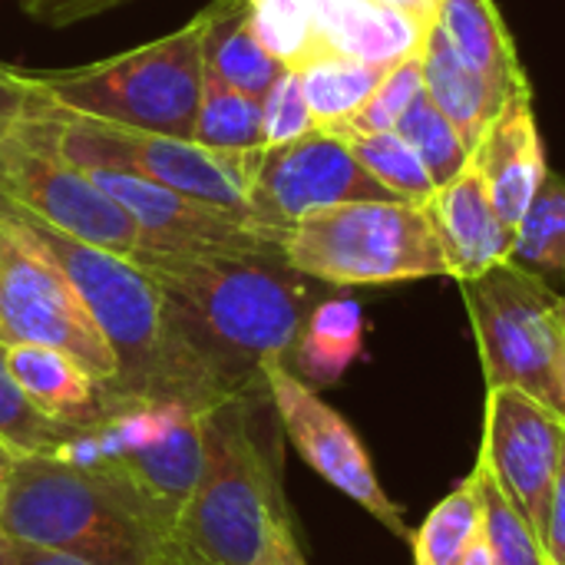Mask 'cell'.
<instances>
[{"instance_id": "cell-1", "label": "cell", "mask_w": 565, "mask_h": 565, "mask_svg": "<svg viewBox=\"0 0 565 565\" xmlns=\"http://www.w3.org/2000/svg\"><path fill=\"white\" fill-rule=\"evenodd\" d=\"M159 291L166 328V394L212 411L265 391L262 367L288 361L318 305L315 278L281 248L156 252L132 258Z\"/></svg>"}, {"instance_id": "cell-2", "label": "cell", "mask_w": 565, "mask_h": 565, "mask_svg": "<svg viewBox=\"0 0 565 565\" xmlns=\"http://www.w3.org/2000/svg\"><path fill=\"white\" fill-rule=\"evenodd\" d=\"M50 457L96 483L149 543L172 536L202 473V411L99 387L86 420L60 424Z\"/></svg>"}, {"instance_id": "cell-3", "label": "cell", "mask_w": 565, "mask_h": 565, "mask_svg": "<svg viewBox=\"0 0 565 565\" xmlns=\"http://www.w3.org/2000/svg\"><path fill=\"white\" fill-rule=\"evenodd\" d=\"M262 394L202 414V473L172 530L202 565H255L271 530L288 520L275 460L252 427Z\"/></svg>"}, {"instance_id": "cell-4", "label": "cell", "mask_w": 565, "mask_h": 565, "mask_svg": "<svg viewBox=\"0 0 565 565\" xmlns=\"http://www.w3.org/2000/svg\"><path fill=\"white\" fill-rule=\"evenodd\" d=\"M205 26L209 10L129 53L73 70H20V76L33 96L70 113L192 139L202 96Z\"/></svg>"}, {"instance_id": "cell-5", "label": "cell", "mask_w": 565, "mask_h": 565, "mask_svg": "<svg viewBox=\"0 0 565 565\" xmlns=\"http://www.w3.org/2000/svg\"><path fill=\"white\" fill-rule=\"evenodd\" d=\"M281 252L301 275L338 288L450 278L427 202L407 199L311 212L288 228Z\"/></svg>"}, {"instance_id": "cell-6", "label": "cell", "mask_w": 565, "mask_h": 565, "mask_svg": "<svg viewBox=\"0 0 565 565\" xmlns=\"http://www.w3.org/2000/svg\"><path fill=\"white\" fill-rule=\"evenodd\" d=\"M33 99H36L33 109L43 116L56 149L73 166L129 172L258 222L252 185H255L262 149H212L195 139L146 132V129L70 113L40 96Z\"/></svg>"}, {"instance_id": "cell-7", "label": "cell", "mask_w": 565, "mask_h": 565, "mask_svg": "<svg viewBox=\"0 0 565 565\" xmlns=\"http://www.w3.org/2000/svg\"><path fill=\"white\" fill-rule=\"evenodd\" d=\"M457 285L477 334L487 391L516 387L565 417L563 295L513 262Z\"/></svg>"}, {"instance_id": "cell-8", "label": "cell", "mask_w": 565, "mask_h": 565, "mask_svg": "<svg viewBox=\"0 0 565 565\" xmlns=\"http://www.w3.org/2000/svg\"><path fill=\"white\" fill-rule=\"evenodd\" d=\"M7 199V195H3ZM10 212L36 235V242L56 258V265L73 281L79 301L96 321L99 334L116 354V381L106 384L119 394H166V328H162V301L149 275L116 252L79 242L33 212L10 202Z\"/></svg>"}, {"instance_id": "cell-9", "label": "cell", "mask_w": 565, "mask_h": 565, "mask_svg": "<svg viewBox=\"0 0 565 565\" xmlns=\"http://www.w3.org/2000/svg\"><path fill=\"white\" fill-rule=\"evenodd\" d=\"M0 536L93 565H142L152 546L96 483L50 454L17 457L0 503Z\"/></svg>"}, {"instance_id": "cell-10", "label": "cell", "mask_w": 565, "mask_h": 565, "mask_svg": "<svg viewBox=\"0 0 565 565\" xmlns=\"http://www.w3.org/2000/svg\"><path fill=\"white\" fill-rule=\"evenodd\" d=\"M0 344H46L70 354L96 384H113L116 354L73 281L0 195Z\"/></svg>"}, {"instance_id": "cell-11", "label": "cell", "mask_w": 565, "mask_h": 565, "mask_svg": "<svg viewBox=\"0 0 565 565\" xmlns=\"http://www.w3.org/2000/svg\"><path fill=\"white\" fill-rule=\"evenodd\" d=\"M0 195L46 225L122 258H136L142 248L136 222L86 175V169L73 166L56 149L36 109L0 136Z\"/></svg>"}, {"instance_id": "cell-12", "label": "cell", "mask_w": 565, "mask_h": 565, "mask_svg": "<svg viewBox=\"0 0 565 565\" xmlns=\"http://www.w3.org/2000/svg\"><path fill=\"white\" fill-rule=\"evenodd\" d=\"M262 377L281 427L305 463L361 510H367L384 530L411 543L404 513L381 487L358 430L331 404H324L318 391L288 367V361H268L262 367Z\"/></svg>"}, {"instance_id": "cell-13", "label": "cell", "mask_w": 565, "mask_h": 565, "mask_svg": "<svg viewBox=\"0 0 565 565\" xmlns=\"http://www.w3.org/2000/svg\"><path fill=\"white\" fill-rule=\"evenodd\" d=\"M377 199L397 195L358 162L344 139L321 129L295 142L262 149L252 185L258 222L281 235H288V228L311 212Z\"/></svg>"}, {"instance_id": "cell-14", "label": "cell", "mask_w": 565, "mask_h": 565, "mask_svg": "<svg viewBox=\"0 0 565 565\" xmlns=\"http://www.w3.org/2000/svg\"><path fill=\"white\" fill-rule=\"evenodd\" d=\"M86 175L136 222L142 232V248L156 252H268L281 248L285 235L235 215L228 209L199 202L175 189L156 185L149 179L86 169ZM139 248V252H142Z\"/></svg>"}, {"instance_id": "cell-15", "label": "cell", "mask_w": 565, "mask_h": 565, "mask_svg": "<svg viewBox=\"0 0 565 565\" xmlns=\"http://www.w3.org/2000/svg\"><path fill=\"white\" fill-rule=\"evenodd\" d=\"M565 440V417L516 387L487 391L480 463L497 487L530 520L536 536L546 523L550 487L559 467ZM543 546V543H540Z\"/></svg>"}, {"instance_id": "cell-16", "label": "cell", "mask_w": 565, "mask_h": 565, "mask_svg": "<svg viewBox=\"0 0 565 565\" xmlns=\"http://www.w3.org/2000/svg\"><path fill=\"white\" fill-rule=\"evenodd\" d=\"M470 159L483 175L500 218L516 232L550 172L530 89L513 93L500 106Z\"/></svg>"}, {"instance_id": "cell-17", "label": "cell", "mask_w": 565, "mask_h": 565, "mask_svg": "<svg viewBox=\"0 0 565 565\" xmlns=\"http://www.w3.org/2000/svg\"><path fill=\"white\" fill-rule=\"evenodd\" d=\"M427 212L444 245L450 278L467 281L510 262L516 232L500 218L473 159L427 199Z\"/></svg>"}, {"instance_id": "cell-18", "label": "cell", "mask_w": 565, "mask_h": 565, "mask_svg": "<svg viewBox=\"0 0 565 565\" xmlns=\"http://www.w3.org/2000/svg\"><path fill=\"white\" fill-rule=\"evenodd\" d=\"M311 40L371 66H394L424 46V30L374 0H308Z\"/></svg>"}, {"instance_id": "cell-19", "label": "cell", "mask_w": 565, "mask_h": 565, "mask_svg": "<svg viewBox=\"0 0 565 565\" xmlns=\"http://www.w3.org/2000/svg\"><path fill=\"white\" fill-rule=\"evenodd\" d=\"M437 26L454 53L493 89H500L503 96L530 89L523 63L516 56V43L507 33V23L493 0H440Z\"/></svg>"}, {"instance_id": "cell-20", "label": "cell", "mask_w": 565, "mask_h": 565, "mask_svg": "<svg viewBox=\"0 0 565 565\" xmlns=\"http://www.w3.org/2000/svg\"><path fill=\"white\" fill-rule=\"evenodd\" d=\"M209 26L202 36V63L232 89L265 99L285 63L268 53V46L252 30L248 0H215L205 7Z\"/></svg>"}, {"instance_id": "cell-21", "label": "cell", "mask_w": 565, "mask_h": 565, "mask_svg": "<svg viewBox=\"0 0 565 565\" xmlns=\"http://www.w3.org/2000/svg\"><path fill=\"white\" fill-rule=\"evenodd\" d=\"M3 364L17 387L56 424L86 420L99 404V387L70 354L46 344H3Z\"/></svg>"}, {"instance_id": "cell-22", "label": "cell", "mask_w": 565, "mask_h": 565, "mask_svg": "<svg viewBox=\"0 0 565 565\" xmlns=\"http://www.w3.org/2000/svg\"><path fill=\"white\" fill-rule=\"evenodd\" d=\"M420 66H424V93L457 126V132L463 136V142L470 149H477V142L487 132L490 119L500 113V106L510 96H503L480 73H473L454 53V46L447 43V36L440 33V26H434L424 36Z\"/></svg>"}, {"instance_id": "cell-23", "label": "cell", "mask_w": 565, "mask_h": 565, "mask_svg": "<svg viewBox=\"0 0 565 565\" xmlns=\"http://www.w3.org/2000/svg\"><path fill=\"white\" fill-rule=\"evenodd\" d=\"M285 70L298 73L315 129H334L367 103V96L374 93V86L384 79L391 66L387 70L371 66L311 40L305 53Z\"/></svg>"}, {"instance_id": "cell-24", "label": "cell", "mask_w": 565, "mask_h": 565, "mask_svg": "<svg viewBox=\"0 0 565 565\" xmlns=\"http://www.w3.org/2000/svg\"><path fill=\"white\" fill-rule=\"evenodd\" d=\"M364 351V311L354 298H324L305 318V328L288 358L308 387H328Z\"/></svg>"}, {"instance_id": "cell-25", "label": "cell", "mask_w": 565, "mask_h": 565, "mask_svg": "<svg viewBox=\"0 0 565 565\" xmlns=\"http://www.w3.org/2000/svg\"><path fill=\"white\" fill-rule=\"evenodd\" d=\"M480 540V500L473 477L457 483L411 533L417 565H463Z\"/></svg>"}, {"instance_id": "cell-26", "label": "cell", "mask_w": 565, "mask_h": 565, "mask_svg": "<svg viewBox=\"0 0 565 565\" xmlns=\"http://www.w3.org/2000/svg\"><path fill=\"white\" fill-rule=\"evenodd\" d=\"M510 262L540 278L565 275V175L559 172H546L533 195L523 222L516 225Z\"/></svg>"}, {"instance_id": "cell-27", "label": "cell", "mask_w": 565, "mask_h": 565, "mask_svg": "<svg viewBox=\"0 0 565 565\" xmlns=\"http://www.w3.org/2000/svg\"><path fill=\"white\" fill-rule=\"evenodd\" d=\"M192 139L212 149H265L262 99L225 86L202 63V96Z\"/></svg>"}, {"instance_id": "cell-28", "label": "cell", "mask_w": 565, "mask_h": 565, "mask_svg": "<svg viewBox=\"0 0 565 565\" xmlns=\"http://www.w3.org/2000/svg\"><path fill=\"white\" fill-rule=\"evenodd\" d=\"M473 487L480 500V533L483 543L493 553L497 565H550L543 556L540 536L530 526V520L516 510V503L497 487L490 470L477 460L473 467Z\"/></svg>"}, {"instance_id": "cell-29", "label": "cell", "mask_w": 565, "mask_h": 565, "mask_svg": "<svg viewBox=\"0 0 565 565\" xmlns=\"http://www.w3.org/2000/svg\"><path fill=\"white\" fill-rule=\"evenodd\" d=\"M394 129L420 156V162L427 166V172H430V179H434L437 189L447 185L470 162V156H473V149L463 142V136L457 132V126L437 109V103L427 93H420L411 103V109L401 116V122Z\"/></svg>"}, {"instance_id": "cell-30", "label": "cell", "mask_w": 565, "mask_h": 565, "mask_svg": "<svg viewBox=\"0 0 565 565\" xmlns=\"http://www.w3.org/2000/svg\"><path fill=\"white\" fill-rule=\"evenodd\" d=\"M341 139V136H338ZM351 146V152L358 156V162L381 182L387 185L397 199L407 202H427L437 185L427 172V166L420 162V156L411 149V142L397 132H364V136H348L344 139Z\"/></svg>"}, {"instance_id": "cell-31", "label": "cell", "mask_w": 565, "mask_h": 565, "mask_svg": "<svg viewBox=\"0 0 565 565\" xmlns=\"http://www.w3.org/2000/svg\"><path fill=\"white\" fill-rule=\"evenodd\" d=\"M424 93V66H420V53L394 63L384 79L374 86V93L367 96V103L351 116L344 119L341 126L334 129H321V132H331V136H364V132H387L401 122V116L411 109V103Z\"/></svg>"}, {"instance_id": "cell-32", "label": "cell", "mask_w": 565, "mask_h": 565, "mask_svg": "<svg viewBox=\"0 0 565 565\" xmlns=\"http://www.w3.org/2000/svg\"><path fill=\"white\" fill-rule=\"evenodd\" d=\"M60 434V424L50 420L43 411L30 404V397L17 387L3 364V344H0V440L17 454H46Z\"/></svg>"}, {"instance_id": "cell-33", "label": "cell", "mask_w": 565, "mask_h": 565, "mask_svg": "<svg viewBox=\"0 0 565 565\" xmlns=\"http://www.w3.org/2000/svg\"><path fill=\"white\" fill-rule=\"evenodd\" d=\"M252 3V30L268 46L271 56H278L285 66H291L305 46L311 43V13L308 0H248Z\"/></svg>"}, {"instance_id": "cell-34", "label": "cell", "mask_w": 565, "mask_h": 565, "mask_svg": "<svg viewBox=\"0 0 565 565\" xmlns=\"http://www.w3.org/2000/svg\"><path fill=\"white\" fill-rule=\"evenodd\" d=\"M262 132H265V149L295 142L308 132H315L311 109L305 103V89L295 70H285L275 86L262 99Z\"/></svg>"}, {"instance_id": "cell-35", "label": "cell", "mask_w": 565, "mask_h": 565, "mask_svg": "<svg viewBox=\"0 0 565 565\" xmlns=\"http://www.w3.org/2000/svg\"><path fill=\"white\" fill-rule=\"evenodd\" d=\"M543 556L550 565H565V440L559 454V467L550 487V507H546V523L540 533Z\"/></svg>"}, {"instance_id": "cell-36", "label": "cell", "mask_w": 565, "mask_h": 565, "mask_svg": "<svg viewBox=\"0 0 565 565\" xmlns=\"http://www.w3.org/2000/svg\"><path fill=\"white\" fill-rule=\"evenodd\" d=\"M122 3H129V0H23V10L50 26H70L76 20L106 13Z\"/></svg>"}, {"instance_id": "cell-37", "label": "cell", "mask_w": 565, "mask_h": 565, "mask_svg": "<svg viewBox=\"0 0 565 565\" xmlns=\"http://www.w3.org/2000/svg\"><path fill=\"white\" fill-rule=\"evenodd\" d=\"M33 109V93L17 66L0 63V136H7Z\"/></svg>"}, {"instance_id": "cell-38", "label": "cell", "mask_w": 565, "mask_h": 565, "mask_svg": "<svg viewBox=\"0 0 565 565\" xmlns=\"http://www.w3.org/2000/svg\"><path fill=\"white\" fill-rule=\"evenodd\" d=\"M0 565H93L79 556L60 553V550H43V546H30L10 536H0Z\"/></svg>"}, {"instance_id": "cell-39", "label": "cell", "mask_w": 565, "mask_h": 565, "mask_svg": "<svg viewBox=\"0 0 565 565\" xmlns=\"http://www.w3.org/2000/svg\"><path fill=\"white\" fill-rule=\"evenodd\" d=\"M255 565H308L298 540H295V530H291V520H281L275 530H271V540L265 543L262 556L255 559Z\"/></svg>"}, {"instance_id": "cell-40", "label": "cell", "mask_w": 565, "mask_h": 565, "mask_svg": "<svg viewBox=\"0 0 565 565\" xmlns=\"http://www.w3.org/2000/svg\"><path fill=\"white\" fill-rule=\"evenodd\" d=\"M374 3L404 13V17L414 20L424 33H430V30L437 26V17H440V0H374Z\"/></svg>"}, {"instance_id": "cell-41", "label": "cell", "mask_w": 565, "mask_h": 565, "mask_svg": "<svg viewBox=\"0 0 565 565\" xmlns=\"http://www.w3.org/2000/svg\"><path fill=\"white\" fill-rule=\"evenodd\" d=\"M142 565H202L175 536H166V540H159V543H152L149 546V553H146V559Z\"/></svg>"}, {"instance_id": "cell-42", "label": "cell", "mask_w": 565, "mask_h": 565, "mask_svg": "<svg viewBox=\"0 0 565 565\" xmlns=\"http://www.w3.org/2000/svg\"><path fill=\"white\" fill-rule=\"evenodd\" d=\"M13 463H17V454L0 440V503H3V490H7V480L13 473Z\"/></svg>"}, {"instance_id": "cell-43", "label": "cell", "mask_w": 565, "mask_h": 565, "mask_svg": "<svg viewBox=\"0 0 565 565\" xmlns=\"http://www.w3.org/2000/svg\"><path fill=\"white\" fill-rule=\"evenodd\" d=\"M563 324H565V298H563ZM563 381H565V374H563Z\"/></svg>"}]
</instances>
